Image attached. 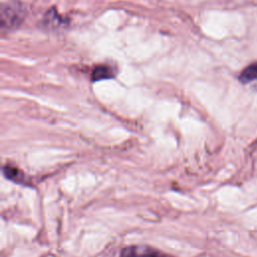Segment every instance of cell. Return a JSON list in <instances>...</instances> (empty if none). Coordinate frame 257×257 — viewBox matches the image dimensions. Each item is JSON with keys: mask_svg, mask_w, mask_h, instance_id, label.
<instances>
[{"mask_svg": "<svg viewBox=\"0 0 257 257\" xmlns=\"http://www.w3.org/2000/svg\"><path fill=\"white\" fill-rule=\"evenodd\" d=\"M3 174L5 175V177L13 182L16 183H22L24 184V175L23 173L18 170L17 168L11 166V165H5L3 167Z\"/></svg>", "mask_w": 257, "mask_h": 257, "instance_id": "4", "label": "cell"}, {"mask_svg": "<svg viewBox=\"0 0 257 257\" xmlns=\"http://www.w3.org/2000/svg\"><path fill=\"white\" fill-rule=\"evenodd\" d=\"M240 80L243 83H249L257 79V62L248 65L240 74Z\"/></svg>", "mask_w": 257, "mask_h": 257, "instance_id": "5", "label": "cell"}, {"mask_svg": "<svg viewBox=\"0 0 257 257\" xmlns=\"http://www.w3.org/2000/svg\"><path fill=\"white\" fill-rule=\"evenodd\" d=\"M120 257H161V254L149 246H130L121 251Z\"/></svg>", "mask_w": 257, "mask_h": 257, "instance_id": "2", "label": "cell"}, {"mask_svg": "<svg viewBox=\"0 0 257 257\" xmlns=\"http://www.w3.org/2000/svg\"><path fill=\"white\" fill-rule=\"evenodd\" d=\"M23 18L22 10L15 6L7 4L6 6H2L1 8V19L3 26H15L18 24Z\"/></svg>", "mask_w": 257, "mask_h": 257, "instance_id": "1", "label": "cell"}, {"mask_svg": "<svg viewBox=\"0 0 257 257\" xmlns=\"http://www.w3.org/2000/svg\"><path fill=\"white\" fill-rule=\"evenodd\" d=\"M114 77V70L109 65H97L91 73L92 81H98L101 79H108Z\"/></svg>", "mask_w": 257, "mask_h": 257, "instance_id": "3", "label": "cell"}]
</instances>
